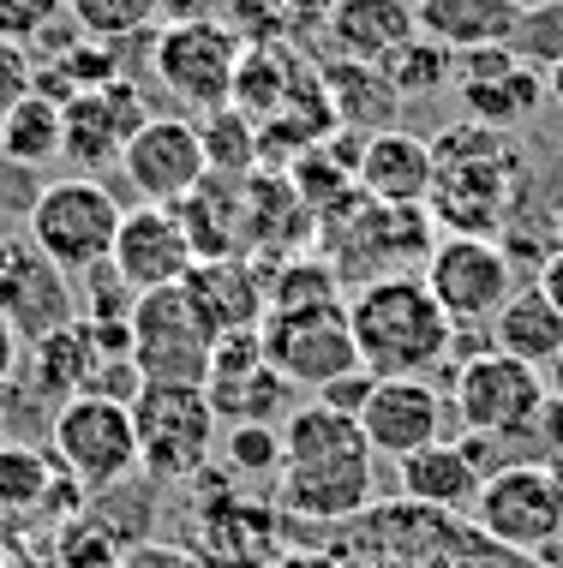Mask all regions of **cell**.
<instances>
[{"label": "cell", "instance_id": "6da1fadb", "mask_svg": "<svg viewBox=\"0 0 563 568\" xmlns=\"http://www.w3.org/2000/svg\"><path fill=\"white\" fill-rule=\"evenodd\" d=\"M372 443L360 432V419L306 402L282 419V473H277V503L282 515L294 520H324V527H342V520L366 515L372 503Z\"/></svg>", "mask_w": 563, "mask_h": 568}, {"label": "cell", "instance_id": "7a4b0ae2", "mask_svg": "<svg viewBox=\"0 0 563 568\" xmlns=\"http://www.w3.org/2000/svg\"><path fill=\"white\" fill-rule=\"evenodd\" d=\"M348 329L372 377H425L455 353V324L432 300L425 275H384V282L354 287Z\"/></svg>", "mask_w": 563, "mask_h": 568}, {"label": "cell", "instance_id": "3957f363", "mask_svg": "<svg viewBox=\"0 0 563 568\" xmlns=\"http://www.w3.org/2000/svg\"><path fill=\"white\" fill-rule=\"evenodd\" d=\"M432 162H438V180H432V210L438 227L450 234H492L504 227L510 216V186H515V150H510V132H492L480 120H455L432 138Z\"/></svg>", "mask_w": 563, "mask_h": 568}, {"label": "cell", "instance_id": "277c9868", "mask_svg": "<svg viewBox=\"0 0 563 568\" xmlns=\"http://www.w3.org/2000/svg\"><path fill=\"white\" fill-rule=\"evenodd\" d=\"M318 234H324V257L354 287L384 282V275H414V264H425L438 245L425 204H378L366 192L318 216Z\"/></svg>", "mask_w": 563, "mask_h": 568}, {"label": "cell", "instance_id": "5b68a950", "mask_svg": "<svg viewBox=\"0 0 563 568\" xmlns=\"http://www.w3.org/2000/svg\"><path fill=\"white\" fill-rule=\"evenodd\" d=\"M132 432H139V473L162 485H187L222 449V419L204 383H144L132 395Z\"/></svg>", "mask_w": 563, "mask_h": 568}, {"label": "cell", "instance_id": "8992f818", "mask_svg": "<svg viewBox=\"0 0 563 568\" xmlns=\"http://www.w3.org/2000/svg\"><path fill=\"white\" fill-rule=\"evenodd\" d=\"M120 197L102 186V180H54L30 197V216H24V234L49 264H60L79 282V275L102 270L114 257V240H120Z\"/></svg>", "mask_w": 563, "mask_h": 568}, {"label": "cell", "instance_id": "52a82bcc", "mask_svg": "<svg viewBox=\"0 0 563 568\" xmlns=\"http://www.w3.org/2000/svg\"><path fill=\"white\" fill-rule=\"evenodd\" d=\"M49 455L60 460L84 497L120 490L139 473V432H132V402H109V395H72L49 419Z\"/></svg>", "mask_w": 563, "mask_h": 568}, {"label": "cell", "instance_id": "ba28073f", "mask_svg": "<svg viewBox=\"0 0 563 568\" xmlns=\"http://www.w3.org/2000/svg\"><path fill=\"white\" fill-rule=\"evenodd\" d=\"M552 407V383L534 365L510 359L497 347H480L450 377V419H462L468 437H510L534 432Z\"/></svg>", "mask_w": 563, "mask_h": 568}, {"label": "cell", "instance_id": "9c48e42d", "mask_svg": "<svg viewBox=\"0 0 563 568\" xmlns=\"http://www.w3.org/2000/svg\"><path fill=\"white\" fill-rule=\"evenodd\" d=\"M468 515L497 550L534 557V550L563 545V479L545 460H504L485 473Z\"/></svg>", "mask_w": 563, "mask_h": 568}, {"label": "cell", "instance_id": "30bf717a", "mask_svg": "<svg viewBox=\"0 0 563 568\" xmlns=\"http://www.w3.org/2000/svg\"><path fill=\"white\" fill-rule=\"evenodd\" d=\"M258 342H264V359L282 372L288 389H306V395H324L330 383L366 372L360 347H354V329H348V300L270 312L258 324Z\"/></svg>", "mask_w": 563, "mask_h": 568}, {"label": "cell", "instance_id": "8fae6325", "mask_svg": "<svg viewBox=\"0 0 563 568\" xmlns=\"http://www.w3.org/2000/svg\"><path fill=\"white\" fill-rule=\"evenodd\" d=\"M420 275H425V287H432V300L444 305L455 335L485 329L497 312H504V300L522 287L515 257L492 234H444L432 245V257H425Z\"/></svg>", "mask_w": 563, "mask_h": 568}, {"label": "cell", "instance_id": "7c38bea8", "mask_svg": "<svg viewBox=\"0 0 563 568\" xmlns=\"http://www.w3.org/2000/svg\"><path fill=\"white\" fill-rule=\"evenodd\" d=\"M127 324H132V365H139L144 383H204L210 377V359H217L222 335L198 312L187 282L139 294Z\"/></svg>", "mask_w": 563, "mask_h": 568}, {"label": "cell", "instance_id": "4fadbf2b", "mask_svg": "<svg viewBox=\"0 0 563 568\" xmlns=\"http://www.w3.org/2000/svg\"><path fill=\"white\" fill-rule=\"evenodd\" d=\"M240 54L247 42L234 37L222 19H192V24H162L150 42V72L169 90L174 102L210 114L234 102V79H240Z\"/></svg>", "mask_w": 563, "mask_h": 568}, {"label": "cell", "instance_id": "5bb4252c", "mask_svg": "<svg viewBox=\"0 0 563 568\" xmlns=\"http://www.w3.org/2000/svg\"><path fill=\"white\" fill-rule=\"evenodd\" d=\"M120 174L139 192V204H180V197H192L210 174L198 120L150 114L144 126L127 138V150H120Z\"/></svg>", "mask_w": 563, "mask_h": 568}, {"label": "cell", "instance_id": "9a60e30c", "mask_svg": "<svg viewBox=\"0 0 563 568\" xmlns=\"http://www.w3.org/2000/svg\"><path fill=\"white\" fill-rule=\"evenodd\" d=\"M0 317L24 335V342H42V335L79 324V282H72L60 264L30 245V234L0 240Z\"/></svg>", "mask_w": 563, "mask_h": 568}, {"label": "cell", "instance_id": "2e32d148", "mask_svg": "<svg viewBox=\"0 0 563 568\" xmlns=\"http://www.w3.org/2000/svg\"><path fill=\"white\" fill-rule=\"evenodd\" d=\"M204 395L217 407L222 425H277L288 419V383L282 372L264 359V342L258 329H240V335H222L217 342V359H210V377H204Z\"/></svg>", "mask_w": 563, "mask_h": 568}, {"label": "cell", "instance_id": "e0dca14e", "mask_svg": "<svg viewBox=\"0 0 563 568\" xmlns=\"http://www.w3.org/2000/svg\"><path fill=\"white\" fill-rule=\"evenodd\" d=\"M455 97H462L468 120L492 132H515L527 126L545 102V72L515 60L510 49H474V54H455Z\"/></svg>", "mask_w": 563, "mask_h": 568}, {"label": "cell", "instance_id": "ac0fdd59", "mask_svg": "<svg viewBox=\"0 0 563 568\" xmlns=\"http://www.w3.org/2000/svg\"><path fill=\"white\" fill-rule=\"evenodd\" d=\"M360 432H366L372 455L402 460V455L425 449V443H444L450 395L432 377H378L366 407H360Z\"/></svg>", "mask_w": 563, "mask_h": 568}, {"label": "cell", "instance_id": "d6986e66", "mask_svg": "<svg viewBox=\"0 0 563 568\" xmlns=\"http://www.w3.org/2000/svg\"><path fill=\"white\" fill-rule=\"evenodd\" d=\"M150 120V109L139 102V90L127 79H109L97 90H79V97L60 109V156H67L79 174H102L109 162H120L127 138Z\"/></svg>", "mask_w": 563, "mask_h": 568}, {"label": "cell", "instance_id": "ffe728a7", "mask_svg": "<svg viewBox=\"0 0 563 568\" xmlns=\"http://www.w3.org/2000/svg\"><path fill=\"white\" fill-rule=\"evenodd\" d=\"M109 264L127 275L132 294H157V287L187 282L198 252H192V234H187L174 204H139L120 216V240H114Z\"/></svg>", "mask_w": 563, "mask_h": 568}, {"label": "cell", "instance_id": "44dd1931", "mask_svg": "<svg viewBox=\"0 0 563 568\" xmlns=\"http://www.w3.org/2000/svg\"><path fill=\"white\" fill-rule=\"evenodd\" d=\"M485 443L492 437H468V443H425V449L395 460V479H402V497L414 509H432V515H455V509H474L480 485L492 467H480Z\"/></svg>", "mask_w": 563, "mask_h": 568}, {"label": "cell", "instance_id": "7402d4cb", "mask_svg": "<svg viewBox=\"0 0 563 568\" xmlns=\"http://www.w3.org/2000/svg\"><path fill=\"white\" fill-rule=\"evenodd\" d=\"M84 490L60 473V460L37 443L0 437V520H72Z\"/></svg>", "mask_w": 563, "mask_h": 568}, {"label": "cell", "instance_id": "603a6c76", "mask_svg": "<svg viewBox=\"0 0 563 568\" xmlns=\"http://www.w3.org/2000/svg\"><path fill=\"white\" fill-rule=\"evenodd\" d=\"M432 180H438L432 138L384 126V132H372L366 144H360L354 186L366 197H378V204H425V197H432Z\"/></svg>", "mask_w": 563, "mask_h": 568}, {"label": "cell", "instance_id": "cb8c5ba5", "mask_svg": "<svg viewBox=\"0 0 563 568\" xmlns=\"http://www.w3.org/2000/svg\"><path fill=\"white\" fill-rule=\"evenodd\" d=\"M187 294L198 300V312L210 317L217 335H240L270 317V270L247 264V257H198Z\"/></svg>", "mask_w": 563, "mask_h": 568}, {"label": "cell", "instance_id": "d4e9b609", "mask_svg": "<svg viewBox=\"0 0 563 568\" xmlns=\"http://www.w3.org/2000/svg\"><path fill=\"white\" fill-rule=\"evenodd\" d=\"M324 37L342 60L384 67L395 49H408L420 37V19H414V0H330Z\"/></svg>", "mask_w": 563, "mask_h": 568}, {"label": "cell", "instance_id": "484cf974", "mask_svg": "<svg viewBox=\"0 0 563 568\" xmlns=\"http://www.w3.org/2000/svg\"><path fill=\"white\" fill-rule=\"evenodd\" d=\"M485 347L510 353V359L534 365V372H552L563 359V312L545 300V287L534 275H527V282L504 300V312L485 324Z\"/></svg>", "mask_w": 563, "mask_h": 568}, {"label": "cell", "instance_id": "4316f807", "mask_svg": "<svg viewBox=\"0 0 563 568\" xmlns=\"http://www.w3.org/2000/svg\"><path fill=\"white\" fill-rule=\"evenodd\" d=\"M420 37L444 42L450 54H474V49H510L522 7L515 0H414Z\"/></svg>", "mask_w": 563, "mask_h": 568}, {"label": "cell", "instance_id": "83f0119b", "mask_svg": "<svg viewBox=\"0 0 563 568\" xmlns=\"http://www.w3.org/2000/svg\"><path fill=\"white\" fill-rule=\"evenodd\" d=\"M318 84H324L330 97V114H336L342 132H384L395 126V109H402V97L390 90L384 67H366V60H330L324 72H318Z\"/></svg>", "mask_w": 563, "mask_h": 568}, {"label": "cell", "instance_id": "f1b7e54d", "mask_svg": "<svg viewBox=\"0 0 563 568\" xmlns=\"http://www.w3.org/2000/svg\"><path fill=\"white\" fill-rule=\"evenodd\" d=\"M60 156V102L49 97H30L0 120V162H19V168H42Z\"/></svg>", "mask_w": 563, "mask_h": 568}, {"label": "cell", "instance_id": "f546056e", "mask_svg": "<svg viewBox=\"0 0 563 568\" xmlns=\"http://www.w3.org/2000/svg\"><path fill=\"white\" fill-rule=\"evenodd\" d=\"M198 138H204L210 174H228V180L258 174V120L240 114L234 102H228V109H210L198 120Z\"/></svg>", "mask_w": 563, "mask_h": 568}, {"label": "cell", "instance_id": "4dcf8cb0", "mask_svg": "<svg viewBox=\"0 0 563 568\" xmlns=\"http://www.w3.org/2000/svg\"><path fill=\"white\" fill-rule=\"evenodd\" d=\"M384 79L395 97H432V90H455V54L432 37H414L408 49H395L384 60Z\"/></svg>", "mask_w": 563, "mask_h": 568}, {"label": "cell", "instance_id": "1f68e13d", "mask_svg": "<svg viewBox=\"0 0 563 568\" xmlns=\"http://www.w3.org/2000/svg\"><path fill=\"white\" fill-rule=\"evenodd\" d=\"M342 275L330 257H282L270 270V312H288V305H330L342 300Z\"/></svg>", "mask_w": 563, "mask_h": 568}, {"label": "cell", "instance_id": "d6a6232c", "mask_svg": "<svg viewBox=\"0 0 563 568\" xmlns=\"http://www.w3.org/2000/svg\"><path fill=\"white\" fill-rule=\"evenodd\" d=\"M67 19L79 24L90 42L120 49V42H132V37H150L157 7H150V0H67Z\"/></svg>", "mask_w": 563, "mask_h": 568}, {"label": "cell", "instance_id": "836d02e7", "mask_svg": "<svg viewBox=\"0 0 563 568\" xmlns=\"http://www.w3.org/2000/svg\"><path fill=\"white\" fill-rule=\"evenodd\" d=\"M222 460H228L234 479L282 473V425H228L222 432Z\"/></svg>", "mask_w": 563, "mask_h": 568}, {"label": "cell", "instance_id": "e575fe53", "mask_svg": "<svg viewBox=\"0 0 563 568\" xmlns=\"http://www.w3.org/2000/svg\"><path fill=\"white\" fill-rule=\"evenodd\" d=\"M510 54L515 60H527V67H557L563 60V0L557 7H527L522 12V24H515V37H510Z\"/></svg>", "mask_w": 563, "mask_h": 568}, {"label": "cell", "instance_id": "d590c367", "mask_svg": "<svg viewBox=\"0 0 563 568\" xmlns=\"http://www.w3.org/2000/svg\"><path fill=\"white\" fill-rule=\"evenodd\" d=\"M132 305H139V294L127 287V275L114 264L79 275V317H90V324H127Z\"/></svg>", "mask_w": 563, "mask_h": 568}, {"label": "cell", "instance_id": "8d00e7d4", "mask_svg": "<svg viewBox=\"0 0 563 568\" xmlns=\"http://www.w3.org/2000/svg\"><path fill=\"white\" fill-rule=\"evenodd\" d=\"M37 568H120V545H114L102 527L79 520V527L60 532L54 557H49V562H37Z\"/></svg>", "mask_w": 563, "mask_h": 568}, {"label": "cell", "instance_id": "74e56055", "mask_svg": "<svg viewBox=\"0 0 563 568\" xmlns=\"http://www.w3.org/2000/svg\"><path fill=\"white\" fill-rule=\"evenodd\" d=\"M60 19H67V0H0V37L24 49L49 37Z\"/></svg>", "mask_w": 563, "mask_h": 568}, {"label": "cell", "instance_id": "f35d334b", "mask_svg": "<svg viewBox=\"0 0 563 568\" xmlns=\"http://www.w3.org/2000/svg\"><path fill=\"white\" fill-rule=\"evenodd\" d=\"M30 90H37V60H30L24 42H7V37H0V120L19 109Z\"/></svg>", "mask_w": 563, "mask_h": 568}, {"label": "cell", "instance_id": "ab89813d", "mask_svg": "<svg viewBox=\"0 0 563 568\" xmlns=\"http://www.w3.org/2000/svg\"><path fill=\"white\" fill-rule=\"evenodd\" d=\"M120 568H210L198 550L187 545H169V539H139L120 550Z\"/></svg>", "mask_w": 563, "mask_h": 568}, {"label": "cell", "instance_id": "60d3db41", "mask_svg": "<svg viewBox=\"0 0 563 568\" xmlns=\"http://www.w3.org/2000/svg\"><path fill=\"white\" fill-rule=\"evenodd\" d=\"M162 24H192V19H222L228 0H150Z\"/></svg>", "mask_w": 563, "mask_h": 568}, {"label": "cell", "instance_id": "b9f144b4", "mask_svg": "<svg viewBox=\"0 0 563 568\" xmlns=\"http://www.w3.org/2000/svg\"><path fill=\"white\" fill-rule=\"evenodd\" d=\"M24 347H30V342L7 324V317H0V389H7V383L24 372Z\"/></svg>", "mask_w": 563, "mask_h": 568}, {"label": "cell", "instance_id": "7bdbcfd3", "mask_svg": "<svg viewBox=\"0 0 563 568\" xmlns=\"http://www.w3.org/2000/svg\"><path fill=\"white\" fill-rule=\"evenodd\" d=\"M534 282L545 287V300H552L557 312H563V245H557V252H552V257H545V264L534 270Z\"/></svg>", "mask_w": 563, "mask_h": 568}, {"label": "cell", "instance_id": "ee69618b", "mask_svg": "<svg viewBox=\"0 0 563 568\" xmlns=\"http://www.w3.org/2000/svg\"><path fill=\"white\" fill-rule=\"evenodd\" d=\"M545 97L563 109V60H557V67H545Z\"/></svg>", "mask_w": 563, "mask_h": 568}, {"label": "cell", "instance_id": "f6af8a7d", "mask_svg": "<svg viewBox=\"0 0 563 568\" xmlns=\"http://www.w3.org/2000/svg\"><path fill=\"white\" fill-rule=\"evenodd\" d=\"M552 372H557V383H552V377H545V383H552V402H557V407H563V359H557V365H552Z\"/></svg>", "mask_w": 563, "mask_h": 568}, {"label": "cell", "instance_id": "bcb514c9", "mask_svg": "<svg viewBox=\"0 0 563 568\" xmlns=\"http://www.w3.org/2000/svg\"><path fill=\"white\" fill-rule=\"evenodd\" d=\"M515 7H522V12H527V7H557V0H515Z\"/></svg>", "mask_w": 563, "mask_h": 568}, {"label": "cell", "instance_id": "7dc6e473", "mask_svg": "<svg viewBox=\"0 0 563 568\" xmlns=\"http://www.w3.org/2000/svg\"><path fill=\"white\" fill-rule=\"evenodd\" d=\"M0 568H7V532H0Z\"/></svg>", "mask_w": 563, "mask_h": 568}]
</instances>
